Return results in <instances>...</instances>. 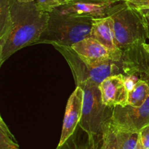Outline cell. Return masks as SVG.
<instances>
[{"instance_id":"obj_1","label":"cell","mask_w":149,"mask_h":149,"mask_svg":"<svg viewBox=\"0 0 149 149\" xmlns=\"http://www.w3.org/2000/svg\"><path fill=\"white\" fill-rule=\"evenodd\" d=\"M11 24L0 39V66L19 50L36 44L47 26L49 13L38 10L35 1L10 0Z\"/></svg>"},{"instance_id":"obj_2","label":"cell","mask_w":149,"mask_h":149,"mask_svg":"<svg viewBox=\"0 0 149 149\" xmlns=\"http://www.w3.org/2000/svg\"><path fill=\"white\" fill-rule=\"evenodd\" d=\"M93 19L87 17L49 13L47 26L36 44L47 43L71 47L77 42L91 37Z\"/></svg>"},{"instance_id":"obj_3","label":"cell","mask_w":149,"mask_h":149,"mask_svg":"<svg viewBox=\"0 0 149 149\" xmlns=\"http://www.w3.org/2000/svg\"><path fill=\"white\" fill-rule=\"evenodd\" d=\"M108 16L113 20L116 45L122 53L137 44L146 42L148 38L141 15L126 1L113 4Z\"/></svg>"},{"instance_id":"obj_4","label":"cell","mask_w":149,"mask_h":149,"mask_svg":"<svg viewBox=\"0 0 149 149\" xmlns=\"http://www.w3.org/2000/svg\"><path fill=\"white\" fill-rule=\"evenodd\" d=\"M77 86L84 92L82 115L79 127L84 131L95 135H102L105 124L111 120L113 108L103 103L99 86L90 81L80 82Z\"/></svg>"},{"instance_id":"obj_5","label":"cell","mask_w":149,"mask_h":149,"mask_svg":"<svg viewBox=\"0 0 149 149\" xmlns=\"http://www.w3.org/2000/svg\"><path fill=\"white\" fill-rule=\"evenodd\" d=\"M53 47L66 60L77 83L90 81L99 86L109 76L122 73L121 62L109 60L102 63H92L80 56L71 47L61 45Z\"/></svg>"},{"instance_id":"obj_6","label":"cell","mask_w":149,"mask_h":149,"mask_svg":"<svg viewBox=\"0 0 149 149\" xmlns=\"http://www.w3.org/2000/svg\"><path fill=\"white\" fill-rule=\"evenodd\" d=\"M111 121L118 129L140 131L149 124V97L141 107L127 105L113 108Z\"/></svg>"},{"instance_id":"obj_7","label":"cell","mask_w":149,"mask_h":149,"mask_svg":"<svg viewBox=\"0 0 149 149\" xmlns=\"http://www.w3.org/2000/svg\"><path fill=\"white\" fill-rule=\"evenodd\" d=\"M122 74H133L149 84V53L137 44L123 52L121 60Z\"/></svg>"},{"instance_id":"obj_8","label":"cell","mask_w":149,"mask_h":149,"mask_svg":"<svg viewBox=\"0 0 149 149\" xmlns=\"http://www.w3.org/2000/svg\"><path fill=\"white\" fill-rule=\"evenodd\" d=\"M83 102L84 92L81 87L77 86L67 102L61 140L58 147L62 146L75 132L82 115Z\"/></svg>"},{"instance_id":"obj_9","label":"cell","mask_w":149,"mask_h":149,"mask_svg":"<svg viewBox=\"0 0 149 149\" xmlns=\"http://www.w3.org/2000/svg\"><path fill=\"white\" fill-rule=\"evenodd\" d=\"M99 89L103 103L106 106L113 108L128 105L129 91L125 85L122 73L108 77L100 83Z\"/></svg>"},{"instance_id":"obj_10","label":"cell","mask_w":149,"mask_h":149,"mask_svg":"<svg viewBox=\"0 0 149 149\" xmlns=\"http://www.w3.org/2000/svg\"><path fill=\"white\" fill-rule=\"evenodd\" d=\"M91 37L109 50L113 61L121 62L123 53L116 45L113 22L111 18L106 16L100 18H93Z\"/></svg>"},{"instance_id":"obj_11","label":"cell","mask_w":149,"mask_h":149,"mask_svg":"<svg viewBox=\"0 0 149 149\" xmlns=\"http://www.w3.org/2000/svg\"><path fill=\"white\" fill-rule=\"evenodd\" d=\"M114 4L113 2L94 3L71 0L68 4L57 7L53 12L76 17L100 18L108 16L109 9Z\"/></svg>"},{"instance_id":"obj_12","label":"cell","mask_w":149,"mask_h":149,"mask_svg":"<svg viewBox=\"0 0 149 149\" xmlns=\"http://www.w3.org/2000/svg\"><path fill=\"white\" fill-rule=\"evenodd\" d=\"M77 54L92 63H102L111 60L112 56L109 50L92 37L77 42L71 47Z\"/></svg>"},{"instance_id":"obj_13","label":"cell","mask_w":149,"mask_h":149,"mask_svg":"<svg viewBox=\"0 0 149 149\" xmlns=\"http://www.w3.org/2000/svg\"><path fill=\"white\" fill-rule=\"evenodd\" d=\"M103 134L95 135L84 131L81 137H77L75 132L61 147L57 149H101Z\"/></svg>"},{"instance_id":"obj_14","label":"cell","mask_w":149,"mask_h":149,"mask_svg":"<svg viewBox=\"0 0 149 149\" xmlns=\"http://www.w3.org/2000/svg\"><path fill=\"white\" fill-rule=\"evenodd\" d=\"M149 97V84L140 80L134 89L129 92L128 105L133 107H141Z\"/></svg>"},{"instance_id":"obj_15","label":"cell","mask_w":149,"mask_h":149,"mask_svg":"<svg viewBox=\"0 0 149 149\" xmlns=\"http://www.w3.org/2000/svg\"><path fill=\"white\" fill-rule=\"evenodd\" d=\"M115 129H116L119 149H135L139 140V131L120 129L116 128V127Z\"/></svg>"},{"instance_id":"obj_16","label":"cell","mask_w":149,"mask_h":149,"mask_svg":"<svg viewBox=\"0 0 149 149\" xmlns=\"http://www.w3.org/2000/svg\"><path fill=\"white\" fill-rule=\"evenodd\" d=\"M101 149H119L116 129L111 120L106 123L103 128V144Z\"/></svg>"},{"instance_id":"obj_17","label":"cell","mask_w":149,"mask_h":149,"mask_svg":"<svg viewBox=\"0 0 149 149\" xmlns=\"http://www.w3.org/2000/svg\"><path fill=\"white\" fill-rule=\"evenodd\" d=\"M0 149H19V145L3 118H0Z\"/></svg>"},{"instance_id":"obj_18","label":"cell","mask_w":149,"mask_h":149,"mask_svg":"<svg viewBox=\"0 0 149 149\" xmlns=\"http://www.w3.org/2000/svg\"><path fill=\"white\" fill-rule=\"evenodd\" d=\"M35 2L39 11L47 13H52L61 6L56 0H36Z\"/></svg>"},{"instance_id":"obj_19","label":"cell","mask_w":149,"mask_h":149,"mask_svg":"<svg viewBox=\"0 0 149 149\" xmlns=\"http://www.w3.org/2000/svg\"><path fill=\"white\" fill-rule=\"evenodd\" d=\"M126 2L134 10L149 9V0H127Z\"/></svg>"},{"instance_id":"obj_20","label":"cell","mask_w":149,"mask_h":149,"mask_svg":"<svg viewBox=\"0 0 149 149\" xmlns=\"http://www.w3.org/2000/svg\"><path fill=\"white\" fill-rule=\"evenodd\" d=\"M140 79L137 76L133 75V74H124V82H125V86L129 92L134 89L136 83Z\"/></svg>"},{"instance_id":"obj_21","label":"cell","mask_w":149,"mask_h":149,"mask_svg":"<svg viewBox=\"0 0 149 149\" xmlns=\"http://www.w3.org/2000/svg\"><path fill=\"white\" fill-rule=\"evenodd\" d=\"M140 139L145 149H149V124L141 129L139 131Z\"/></svg>"},{"instance_id":"obj_22","label":"cell","mask_w":149,"mask_h":149,"mask_svg":"<svg viewBox=\"0 0 149 149\" xmlns=\"http://www.w3.org/2000/svg\"><path fill=\"white\" fill-rule=\"evenodd\" d=\"M142 19L146 32L147 38L149 39V9H143V10H138Z\"/></svg>"},{"instance_id":"obj_23","label":"cell","mask_w":149,"mask_h":149,"mask_svg":"<svg viewBox=\"0 0 149 149\" xmlns=\"http://www.w3.org/2000/svg\"><path fill=\"white\" fill-rule=\"evenodd\" d=\"M72 1H86V2H94V3H105V2H119V1H127V0H72Z\"/></svg>"},{"instance_id":"obj_24","label":"cell","mask_w":149,"mask_h":149,"mask_svg":"<svg viewBox=\"0 0 149 149\" xmlns=\"http://www.w3.org/2000/svg\"><path fill=\"white\" fill-rule=\"evenodd\" d=\"M135 149H145L144 148L143 145L142 143H141V139H140V136H139V140H138V144H137V146L136 148H135Z\"/></svg>"},{"instance_id":"obj_25","label":"cell","mask_w":149,"mask_h":149,"mask_svg":"<svg viewBox=\"0 0 149 149\" xmlns=\"http://www.w3.org/2000/svg\"><path fill=\"white\" fill-rule=\"evenodd\" d=\"M56 1H58V2L59 3L61 6V5H64V4H68V3L71 0H56Z\"/></svg>"},{"instance_id":"obj_26","label":"cell","mask_w":149,"mask_h":149,"mask_svg":"<svg viewBox=\"0 0 149 149\" xmlns=\"http://www.w3.org/2000/svg\"><path fill=\"white\" fill-rule=\"evenodd\" d=\"M143 47L144 49L146 50V51H147V52L149 53V43H147V42H146V43H143Z\"/></svg>"},{"instance_id":"obj_27","label":"cell","mask_w":149,"mask_h":149,"mask_svg":"<svg viewBox=\"0 0 149 149\" xmlns=\"http://www.w3.org/2000/svg\"><path fill=\"white\" fill-rule=\"evenodd\" d=\"M19 2H24V3H28V2H32V1H35L36 0H17Z\"/></svg>"}]
</instances>
